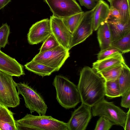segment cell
Instances as JSON below:
<instances>
[{
  "label": "cell",
  "instance_id": "52a82bcc",
  "mask_svg": "<svg viewBox=\"0 0 130 130\" xmlns=\"http://www.w3.org/2000/svg\"><path fill=\"white\" fill-rule=\"evenodd\" d=\"M69 51L60 45L51 50L39 52L32 60L58 71L70 57Z\"/></svg>",
  "mask_w": 130,
  "mask_h": 130
},
{
  "label": "cell",
  "instance_id": "e575fe53",
  "mask_svg": "<svg viewBox=\"0 0 130 130\" xmlns=\"http://www.w3.org/2000/svg\"><path fill=\"white\" fill-rule=\"evenodd\" d=\"M109 2V3L112 0H107Z\"/></svg>",
  "mask_w": 130,
  "mask_h": 130
},
{
  "label": "cell",
  "instance_id": "3957f363",
  "mask_svg": "<svg viewBox=\"0 0 130 130\" xmlns=\"http://www.w3.org/2000/svg\"><path fill=\"white\" fill-rule=\"evenodd\" d=\"M53 84L56 90L57 100L64 108H73L81 102L77 86L66 77L56 75Z\"/></svg>",
  "mask_w": 130,
  "mask_h": 130
},
{
  "label": "cell",
  "instance_id": "7a4b0ae2",
  "mask_svg": "<svg viewBox=\"0 0 130 130\" xmlns=\"http://www.w3.org/2000/svg\"><path fill=\"white\" fill-rule=\"evenodd\" d=\"M15 122L18 130H68L67 123L45 115L27 113Z\"/></svg>",
  "mask_w": 130,
  "mask_h": 130
},
{
  "label": "cell",
  "instance_id": "4316f807",
  "mask_svg": "<svg viewBox=\"0 0 130 130\" xmlns=\"http://www.w3.org/2000/svg\"><path fill=\"white\" fill-rule=\"evenodd\" d=\"M10 33L9 26L7 23L0 27V49L4 48L8 43V38Z\"/></svg>",
  "mask_w": 130,
  "mask_h": 130
},
{
  "label": "cell",
  "instance_id": "e0dca14e",
  "mask_svg": "<svg viewBox=\"0 0 130 130\" xmlns=\"http://www.w3.org/2000/svg\"><path fill=\"white\" fill-rule=\"evenodd\" d=\"M0 130H18L13 113L7 107L2 105L0 107Z\"/></svg>",
  "mask_w": 130,
  "mask_h": 130
},
{
  "label": "cell",
  "instance_id": "836d02e7",
  "mask_svg": "<svg viewBox=\"0 0 130 130\" xmlns=\"http://www.w3.org/2000/svg\"><path fill=\"white\" fill-rule=\"evenodd\" d=\"M11 0H0V10L4 7Z\"/></svg>",
  "mask_w": 130,
  "mask_h": 130
},
{
  "label": "cell",
  "instance_id": "7402d4cb",
  "mask_svg": "<svg viewBox=\"0 0 130 130\" xmlns=\"http://www.w3.org/2000/svg\"><path fill=\"white\" fill-rule=\"evenodd\" d=\"M122 63L97 73L105 81H115L118 78L123 68Z\"/></svg>",
  "mask_w": 130,
  "mask_h": 130
},
{
  "label": "cell",
  "instance_id": "7c38bea8",
  "mask_svg": "<svg viewBox=\"0 0 130 130\" xmlns=\"http://www.w3.org/2000/svg\"><path fill=\"white\" fill-rule=\"evenodd\" d=\"M50 19L52 33L60 45L68 50L71 33L64 24L62 19L52 15Z\"/></svg>",
  "mask_w": 130,
  "mask_h": 130
},
{
  "label": "cell",
  "instance_id": "5b68a950",
  "mask_svg": "<svg viewBox=\"0 0 130 130\" xmlns=\"http://www.w3.org/2000/svg\"><path fill=\"white\" fill-rule=\"evenodd\" d=\"M16 83L12 76L0 71V104L7 107L14 108L20 102L16 89Z\"/></svg>",
  "mask_w": 130,
  "mask_h": 130
},
{
  "label": "cell",
  "instance_id": "ffe728a7",
  "mask_svg": "<svg viewBox=\"0 0 130 130\" xmlns=\"http://www.w3.org/2000/svg\"><path fill=\"white\" fill-rule=\"evenodd\" d=\"M26 69L42 77L50 75L56 71L53 68L32 60L24 65Z\"/></svg>",
  "mask_w": 130,
  "mask_h": 130
},
{
  "label": "cell",
  "instance_id": "9c48e42d",
  "mask_svg": "<svg viewBox=\"0 0 130 130\" xmlns=\"http://www.w3.org/2000/svg\"><path fill=\"white\" fill-rule=\"evenodd\" d=\"M49 7L53 15L62 19L82 11L76 0H44Z\"/></svg>",
  "mask_w": 130,
  "mask_h": 130
},
{
  "label": "cell",
  "instance_id": "f1b7e54d",
  "mask_svg": "<svg viewBox=\"0 0 130 130\" xmlns=\"http://www.w3.org/2000/svg\"><path fill=\"white\" fill-rule=\"evenodd\" d=\"M120 52L116 48L109 47L103 50H100L97 54L98 60H100L108 57L114 54Z\"/></svg>",
  "mask_w": 130,
  "mask_h": 130
},
{
  "label": "cell",
  "instance_id": "d6986e66",
  "mask_svg": "<svg viewBox=\"0 0 130 130\" xmlns=\"http://www.w3.org/2000/svg\"><path fill=\"white\" fill-rule=\"evenodd\" d=\"M110 3L119 11L123 23H130V0H112Z\"/></svg>",
  "mask_w": 130,
  "mask_h": 130
},
{
  "label": "cell",
  "instance_id": "f546056e",
  "mask_svg": "<svg viewBox=\"0 0 130 130\" xmlns=\"http://www.w3.org/2000/svg\"><path fill=\"white\" fill-rule=\"evenodd\" d=\"M121 96V106L126 108H130V89L125 92Z\"/></svg>",
  "mask_w": 130,
  "mask_h": 130
},
{
  "label": "cell",
  "instance_id": "44dd1931",
  "mask_svg": "<svg viewBox=\"0 0 130 130\" xmlns=\"http://www.w3.org/2000/svg\"><path fill=\"white\" fill-rule=\"evenodd\" d=\"M117 81L121 96L130 89V69L125 62L123 64V68Z\"/></svg>",
  "mask_w": 130,
  "mask_h": 130
},
{
  "label": "cell",
  "instance_id": "603a6c76",
  "mask_svg": "<svg viewBox=\"0 0 130 130\" xmlns=\"http://www.w3.org/2000/svg\"><path fill=\"white\" fill-rule=\"evenodd\" d=\"M84 12L82 11L62 19L64 24L71 34L78 27Z\"/></svg>",
  "mask_w": 130,
  "mask_h": 130
},
{
  "label": "cell",
  "instance_id": "8992f818",
  "mask_svg": "<svg viewBox=\"0 0 130 130\" xmlns=\"http://www.w3.org/2000/svg\"><path fill=\"white\" fill-rule=\"evenodd\" d=\"M16 88L18 94L24 98L25 106L31 113L35 111L39 115H45L47 107L39 94L24 83H16Z\"/></svg>",
  "mask_w": 130,
  "mask_h": 130
},
{
  "label": "cell",
  "instance_id": "cb8c5ba5",
  "mask_svg": "<svg viewBox=\"0 0 130 130\" xmlns=\"http://www.w3.org/2000/svg\"><path fill=\"white\" fill-rule=\"evenodd\" d=\"M110 46L114 47L122 53L130 51V31L124 36L112 42Z\"/></svg>",
  "mask_w": 130,
  "mask_h": 130
},
{
  "label": "cell",
  "instance_id": "277c9868",
  "mask_svg": "<svg viewBox=\"0 0 130 130\" xmlns=\"http://www.w3.org/2000/svg\"><path fill=\"white\" fill-rule=\"evenodd\" d=\"M92 108L93 116H104L114 125L124 128L127 113L115 105L113 102H108L104 99Z\"/></svg>",
  "mask_w": 130,
  "mask_h": 130
},
{
  "label": "cell",
  "instance_id": "d6a6232c",
  "mask_svg": "<svg viewBox=\"0 0 130 130\" xmlns=\"http://www.w3.org/2000/svg\"><path fill=\"white\" fill-rule=\"evenodd\" d=\"M124 129L125 130H130V108L127 112L125 124Z\"/></svg>",
  "mask_w": 130,
  "mask_h": 130
},
{
  "label": "cell",
  "instance_id": "2e32d148",
  "mask_svg": "<svg viewBox=\"0 0 130 130\" xmlns=\"http://www.w3.org/2000/svg\"><path fill=\"white\" fill-rule=\"evenodd\" d=\"M108 5L103 0H99L93 15V30H97L100 25L107 21L109 10Z\"/></svg>",
  "mask_w": 130,
  "mask_h": 130
},
{
  "label": "cell",
  "instance_id": "4fadbf2b",
  "mask_svg": "<svg viewBox=\"0 0 130 130\" xmlns=\"http://www.w3.org/2000/svg\"><path fill=\"white\" fill-rule=\"evenodd\" d=\"M0 71L12 76L19 77L25 75L23 66L0 49Z\"/></svg>",
  "mask_w": 130,
  "mask_h": 130
},
{
  "label": "cell",
  "instance_id": "d4e9b609",
  "mask_svg": "<svg viewBox=\"0 0 130 130\" xmlns=\"http://www.w3.org/2000/svg\"><path fill=\"white\" fill-rule=\"evenodd\" d=\"M117 79L115 81H105V96L111 99L121 96Z\"/></svg>",
  "mask_w": 130,
  "mask_h": 130
},
{
  "label": "cell",
  "instance_id": "5bb4252c",
  "mask_svg": "<svg viewBox=\"0 0 130 130\" xmlns=\"http://www.w3.org/2000/svg\"><path fill=\"white\" fill-rule=\"evenodd\" d=\"M125 62L122 54L119 52L93 63L92 68L97 73L109 69Z\"/></svg>",
  "mask_w": 130,
  "mask_h": 130
},
{
  "label": "cell",
  "instance_id": "6da1fadb",
  "mask_svg": "<svg viewBox=\"0 0 130 130\" xmlns=\"http://www.w3.org/2000/svg\"><path fill=\"white\" fill-rule=\"evenodd\" d=\"M105 82L92 68H83L77 86L82 103L92 107L105 99Z\"/></svg>",
  "mask_w": 130,
  "mask_h": 130
},
{
  "label": "cell",
  "instance_id": "484cf974",
  "mask_svg": "<svg viewBox=\"0 0 130 130\" xmlns=\"http://www.w3.org/2000/svg\"><path fill=\"white\" fill-rule=\"evenodd\" d=\"M60 45L59 43L52 33L43 42L39 52H41L53 49Z\"/></svg>",
  "mask_w": 130,
  "mask_h": 130
},
{
  "label": "cell",
  "instance_id": "ac0fdd59",
  "mask_svg": "<svg viewBox=\"0 0 130 130\" xmlns=\"http://www.w3.org/2000/svg\"><path fill=\"white\" fill-rule=\"evenodd\" d=\"M97 30V39L101 50L110 46L112 42L111 35L107 21L102 23Z\"/></svg>",
  "mask_w": 130,
  "mask_h": 130
},
{
  "label": "cell",
  "instance_id": "4dcf8cb0",
  "mask_svg": "<svg viewBox=\"0 0 130 130\" xmlns=\"http://www.w3.org/2000/svg\"><path fill=\"white\" fill-rule=\"evenodd\" d=\"M80 5L87 9L91 10L98 4L99 0H78Z\"/></svg>",
  "mask_w": 130,
  "mask_h": 130
},
{
  "label": "cell",
  "instance_id": "ba28073f",
  "mask_svg": "<svg viewBox=\"0 0 130 130\" xmlns=\"http://www.w3.org/2000/svg\"><path fill=\"white\" fill-rule=\"evenodd\" d=\"M96 6L93 9L84 12L79 25L72 34L68 48L69 50L84 42L92 34L93 31V13Z\"/></svg>",
  "mask_w": 130,
  "mask_h": 130
},
{
  "label": "cell",
  "instance_id": "30bf717a",
  "mask_svg": "<svg viewBox=\"0 0 130 130\" xmlns=\"http://www.w3.org/2000/svg\"><path fill=\"white\" fill-rule=\"evenodd\" d=\"M92 107L82 103L72 113L67 123L68 130H85L92 117Z\"/></svg>",
  "mask_w": 130,
  "mask_h": 130
},
{
  "label": "cell",
  "instance_id": "8fae6325",
  "mask_svg": "<svg viewBox=\"0 0 130 130\" xmlns=\"http://www.w3.org/2000/svg\"><path fill=\"white\" fill-rule=\"evenodd\" d=\"M52 33L50 19H45L33 24L27 35L28 42L31 45L43 42Z\"/></svg>",
  "mask_w": 130,
  "mask_h": 130
},
{
  "label": "cell",
  "instance_id": "9a60e30c",
  "mask_svg": "<svg viewBox=\"0 0 130 130\" xmlns=\"http://www.w3.org/2000/svg\"><path fill=\"white\" fill-rule=\"evenodd\" d=\"M106 21L110 29L112 42L121 38L130 31V23L124 24L121 21L111 18L107 19Z\"/></svg>",
  "mask_w": 130,
  "mask_h": 130
},
{
  "label": "cell",
  "instance_id": "1f68e13d",
  "mask_svg": "<svg viewBox=\"0 0 130 130\" xmlns=\"http://www.w3.org/2000/svg\"><path fill=\"white\" fill-rule=\"evenodd\" d=\"M109 18L115 19L121 21V17L119 11L116 8L111 6H110L107 20Z\"/></svg>",
  "mask_w": 130,
  "mask_h": 130
},
{
  "label": "cell",
  "instance_id": "d590c367",
  "mask_svg": "<svg viewBox=\"0 0 130 130\" xmlns=\"http://www.w3.org/2000/svg\"><path fill=\"white\" fill-rule=\"evenodd\" d=\"M1 104H0V107H1Z\"/></svg>",
  "mask_w": 130,
  "mask_h": 130
},
{
  "label": "cell",
  "instance_id": "83f0119b",
  "mask_svg": "<svg viewBox=\"0 0 130 130\" xmlns=\"http://www.w3.org/2000/svg\"><path fill=\"white\" fill-rule=\"evenodd\" d=\"M114 125L108 119L101 116L97 122L94 130H109Z\"/></svg>",
  "mask_w": 130,
  "mask_h": 130
}]
</instances>
